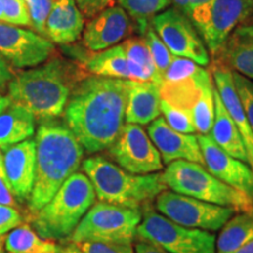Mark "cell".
I'll list each match as a JSON object with an SVG mask.
<instances>
[{"mask_svg": "<svg viewBox=\"0 0 253 253\" xmlns=\"http://www.w3.org/2000/svg\"><path fill=\"white\" fill-rule=\"evenodd\" d=\"M129 80L84 78L73 88L63 116L84 151L109 149L126 125Z\"/></svg>", "mask_w": 253, "mask_h": 253, "instance_id": "obj_1", "label": "cell"}, {"mask_svg": "<svg viewBox=\"0 0 253 253\" xmlns=\"http://www.w3.org/2000/svg\"><path fill=\"white\" fill-rule=\"evenodd\" d=\"M86 68L53 56L46 62L21 72L9 81L11 102L28 110L39 121L58 119L65 112L73 88L84 80Z\"/></svg>", "mask_w": 253, "mask_h": 253, "instance_id": "obj_2", "label": "cell"}, {"mask_svg": "<svg viewBox=\"0 0 253 253\" xmlns=\"http://www.w3.org/2000/svg\"><path fill=\"white\" fill-rule=\"evenodd\" d=\"M34 141L36 178L28 207L36 213L78 171L84 149L68 126L58 119L41 121Z\"/></svg>", "mask_w": 253, "mask_h": 253, "instance_id": "obj_3", "label": "cell"}, {"mask_svg": "<svg viewBox=\"0 0 253 253\" xmlns=\"http://www.w3.org/2000/svg\"><path fill=\"white\" fill-rule=\"evenodd\" d=\"M81 164L100 202L141 209L149 207L161 192L167 190L162 173L134 175L103 156L89 157Z\"/></svg>", "mask_w": 253, "mask_h": 253, "instance_id": "obj_4", "label": "cell"}, {"mask_svg": "<svg viewBox=\"0 0 253 253\" xmlns=\"http://www.w3.org/2000/svg\"><path fill=\"white\" fill-rule=\"evenodd\" d=\"M96 201L89 178L82 172L69 177L45 207L32 219V227L41 238L69 239L82 218Z\"/></svg>", "mask_w": 253, "mask_h": 253, "instance_id": "obj_5", "label": "cell"}, {"mask_svg": "<svg viewBox=\"0 0 253 253\" xmlns=\"http://www.w3.org/2000/svg\"><path fill=\"white\" fill-rule=\"evenodd\" d=\"M167 188L208 203L232 208L237 211H252L253 201L242 192L223 183L207 168L189 161L168 164L162 173Z\"/></svg>", "mask_w": 253, "mask_h": 253, "instance_id": "obj_6", "label": "cell"}, {"mask_svg": "<svg viewBox=\"0 0 253 253\" xmlns=\"http://www.w3.org/2000/svg\"><path fill=\"white\" fill-rule=\"evenodd\" d=\"M142 220L141 209L97 202L69 237L72 244L86 242L132 244Z\"/></svg>", "mask_w": 253, "mask_h": 253, "instance_id": "obj_7", "label": "cell"}, {"mask_svg": "<svg viewBox=\"0 0 253 253\" xmlns=\"http://www.w3.org/2000/svg\"><path fill=\"white\" fill-rule=\"evenodd\" d=\"M150 207V205H149ZM145 207L136 236L169 253H217L216 236L210 231L189 229Z\"/></svg>", "mask_w": 253, "mask_h": 253, "instance_id": "obj_8", "label": "cell"}, {"mask_svg": "<svg viewBox=\"0 0 253 253\" xmlns=\"http://www.w3.org/2000/svg\"><path fill=\"white\" fill-rule=\"evenodd\" d=\"M161 214L178 225L204 231H218L239 211L189 197L173 191L161 192L156 197Z\"/></svg>", "mask_w": 253, "mask_h": 253, "instance_id": "obj_9", "label": "cell"}, {"mask_svg": "<svg viewBox=\"0 0 253 253\" xmlns=\"http://www.w3.org/2000/svg\"><path fill=\"white\" fill-rule=\"evenodd\" d=\"M213 87L212 75L192 60L173 56L161 75V99L172 107L190 112L202 94Z\"/></svg>", "mask_w": 253, "mask_h": 253, "instance_id": "obj_10", "label": "cell"}, {"mask_svg": "<svg viewBox=\"0 0 253 253\" xmlns=\"http://www.w3.org/2000/svg\"><path fill=\"white\" fill-rule=\"evenodd\" d=\"M150 24L173 56L190 59L199 66L210 63V54L201 34L178 8L164 9L150 19Z\"/></svg>", "mask_w": 253, "mask_h": 253, "instance_id": "obj_11", "label": "cell"}, {"mask_svg": "<svg viewBox=\"0 0 253 253\" xmlns=\"http://www.w3.org/2000/svg\"><path fill=\"white\" fill-rule=\"evenodd\" d=\"M110 156L120 168L134 175H148L163 169L157 148L141 126L126 123L109 148Z\"/></svg>", "mask_w": 253, "mask_h": 253, "instance_id": "obj_12", "label": "cell"}, {"mask_svg": "<svg viewBox=\"0 0 253 253\" xmlns=\"http://www.w3.org/2000/svg\"><path fill=\"white\" fill-rule=\"evenodd\" d=\"M55 54V46L34 31L0 21V56L11 68H33Z\"/></svg>", "mask_w": 253, "mask_h": 253, "instance_id": "obj_13", "label": "cell"}, {"mask_svg": "<svg viewBox=\"0 0 253 253\" xmlns=\"http://www.w3.org/2000/svg\"><path fill=\"white\" fill-rule=\"evenodd\" d=\"M252 15L253 0H213L201 34L211 54L217 55L232 32Z\"/></svg>", "mask_w": 253, "mask_h": 253, "instance_id": "obj_14", "label": "cell"}, {"mask_svg": "<svg viewBox=\"0 0 253 253\" xmlns=\"http://www.w3.org/2000/svg\"><path fill=\"white\" fill-rule=\"evenodd\" d=\"M197 138L209 172L253 201V170L251 167L225 153L214 143L210 135H197Z\"/></svg>", "mask_w": 253, "mask_h": 253, "instance_id": "obj_15", "label": "cell"}, {"mask_svg": "<svg viewBox=\"0 0 253 253\" xmlns=\"http://www.w3.org/2000/svg\"><path fill=\"white\" fill-rule=\"evenodd\" d=\"M147 132L167 166L182 160L205 167L197 135L182 134L173 130L161 116L150 122Z\"/></svg>", "mask_w": 253, "mask_h": 253, "instance_id": "obj_16", "label": "cell"}, {"mask_svg": "<svg viewBox=\"0 0 253 253\" xmlns=\"http://www.w3.org/2000/svg\"><path fill=\"white\" fill-rule=\"evenodd\" d=\"M131 30L129 15L121 6L103 9L84 25L82 41L90 52H101L116 46Z\"/></svg>", "mask_w": 253, "mask_h": 253, "instance_id": "obj_17", "label": "cell"}, {"mask_svg": "<svg viewBox=\"0 0 253 253\" xmlns=\"http://www.w3.org/2000/svg\"><path fill=\"white\" fill-rule=\"evenodd\" d=\"M4 153V170L9 190L19 202H28L36 178V141L26 140Z\"/></svg>", "mask_w": 253, "mask_h": 253, "instance_id": "obj_18", "label": "cell"}, {"mask_svg": "<svg viewBox=\"0 0 253 253\" xmlns=\"http://www.w3.org/2000/svg\"><path fill=\"white\" fill-rule=\"evenodd\" d=\"M212 80L221 102L235 122L237 130L242 137L246 154H248L249 166L253 170V130L237 94L235 84H233L232 71L225 66H217L212 71Z\"/></svg>", "mask_w": 253, "mask_h": 253, "instance_id": "obj_19", "label": "cell"}, {"mask_svg": "<svg viewBox=\"0 0 253 253\" xmlns=\"http://www.w3.org/2000/svg\"><path fill=\"white\" fill-rule=\"evenodd\" d=\"M84 17L74 0H53L46 21V38L56 45H69L82 37Z\"/></svg>", "mask_w": 253, "mask_h": 253, "instance_id": "obj_20", "label": "cell"}, {"mask_svg": "<svg viewBox=\"0 0 253 253\" xmlns=\"http://www.w3.org/2000/svg\"><path fill=\"white\" fill-rule=\"evenodd\" d=\"M161 101L157 82L129 80L126 122L138 126L149 125L160 116Z\"/></svg>", "mask_w": 253, "mask_h": 253, "instance_id": "obj_21", "label": "cell"}, {"mask_svg": "<svg viewBox=\"0 0 253 253\" xmlns=\"http://www.w3.org/2000/svg\"><path fill=\"white\" fill-rule=\"evenodd\" d=\"M217 54L225 67L253 81V25L237 27Z\"/></svg>", "mask_w": 253, "mask_h": 253, "instance_id": "obj_22", "label": "cell"}, {"mask_svg": "<svg viewBox=\"0 0 253 253\" xmlns=\"http://www.w3.org/2000/svg\"><path fill=\"white\" fill-rule=\"evenodd\" d=\"M214 95V121L211 128L210 135L218 147H220L225 153L231 155L237 160L249 164L248 154H246L244 143L240 137L237 126L227 113L216 88L213 89Z\"/></svg>", "mask_w": 253, "mask_h": 253, "instance_id": "obj_23", "label": "cell"}, {"mask_svg": "<svg viewBox=\"0 0 253 253\" xmlns=\"http://www.w3.org/2000/svg\"><path fill=\"white\" fill-rule=\"evenodd\" d=\"M37 120L23 107L11 104L0 113V150L31 140L36 131Z\"/></svg>", "mask_w": 253, "mask_h": 253, "instance_id": "obj_24", "label": "cell"}, {"mask_svg": "<svg viewBox=\"0 0 253 253\" xmlns=\"http://www.w3.org/2000/svg\"><path fill=\"white\" fill-rule=\"evenodd\" d=\"M121 46L128 62L130 80L153 81L160 84L161 77L145 41L142 38L132 37L123 41Z\"/></svg>", "mask_w": 253, "mask_h": 253, "instance_id": "obj_25", "label": "cell"}, {"mask_svg": "<svg viewBox=\"0 0 253 253\" xmlns=\"http://www.w3.org/2000/svg\"><path fill=\"white\" fill-rule=\"evenodd\" d=\"M253 239V210L239 211L220 229L216 239L217 253H235Z\"/></svg>", "mask_w": 253, "mask_h": 253, "instance_id": "obj_26", "label": "cell"}, {"mask_svg": "<svg viewBox=\"0 0 253 253\" xmlns=\"http://www.w3.org/2000/svg\"><path fill=\"white\" fill-rule=\"evenodd\" d=\"M84 67L88 73L96 77L130 80L128 62L121 45L113 46L101 52H95L84 63Z\"/></svg>", "mask_w": 253, "mask_h": 253, "instance_id": "obj_27", "label": "cell"}, {"mask_svg": "<svg viewBox=\"0 0 253 253\" xmlns=\"http://www.w3.org/2000/svg\"><path fill=\"white\" fill-rule=\"evenodd\" d=\"M4 246L9 253H62L63 249L52 240L41 238L27 224H21L8 232Z\"/></svg>", "mask_w": 253, "mask_h": 253, "instance_id": "obj_28", "label": "cell"}, {"mask_svg": "<svg viewBox=\"0 0 253 253\" xmlns=\"http://www.w3.org/2000/svg\"><path fill=\"white\" fill-rule=\"evenodd\" d=\"M137 24L142 33V39H143L145 41V43H147L151 54V58H153L158 74H160L161 77V75L166 72V69L169 67L170 62H171L173 59V55L171 54V52L168 49V47L164 45V42L161 40V38L157 36L156 32L154 31V28L150 24V20L137 21Z\"/></svg>", "mask_w": 253, "mask_h": 253, "instance_id": "obj_29", "label": "cell"}, {"mask_svg": "<svg viewBox=\"0 0 253 253\" xmlns=\"http://www.w3.org/2000/svg\"><path fill=\"white\" fill-rule=\"evenodd\" d=\"M213 87L209 88L202 94L197 102L190 109L192 122L198 135H209L214 121V95Z\"/></svg>", "mask_w": 253, "mask_h": 253, "instance_id": "obj_30", "label": "cell"}, {"mask_svg": "<svg viewBox=\"0 0 253 253\" xmlns=\"http://www.w3.org/2000/svg\"><path fill=\"white\" fill-rule=\"evenodd\" d=\"M118 1L126 13L136 21L150 20L171 4L170 0H118Z\"/></svg>", "mask_w": 253, "mask_h": 253, "instance_id": "obj_31", "label": "cell"}, {"mask_svg": "<svg viewBox=\"0 0 253 253\" xmlns=\"http://www.w3.org/2000/svg\"><path fill=\"white\" fill-rule=\"evenodd\" d=\"M161 113L164 115V120L173 130L182 134H195L196 128L192 122L191 115L186 110L176 108L166 101H161Z\"/></svg>", "mask_w": 253, "mask_h": 253, "instance_id": "obj_32", "label": "cell"}, {"mask_svg": "<svg viewBox=\"0 0 253 253\" xmlns=\"http://www.w3.org/2000/svg\"><path fill=\"white\" fill-rule=\"evenodd\" d=\"M27 6L32 28L36 33L46 38V21L53 6V0H24Z\"/></svg>", "mask_w": 253, "mask_h": 253, "instance_id": "obj_33", "label": "cell"}, {"mask_svg": "<svg viewBox=\"0 0 253 253\" xmlns=\"http://www.w3.org/2000/svg\"><path fill=\"white\" fill-rule=\"evenodd\" d=\"M0 1H1L5 23L32 28L30 14L24 0H0Z\"/></svg>", "mask_w": 253, "mask_h": 253, "instance_id": "obj_34", "label": "cell"}, {"mask_svg": "<svg viewBox=\"0 0 253 253\" xmlns=\"http://www.w3.org/2000/svg\"><path fill=\"white\" fill-rule=\"evenodd\" d=\"M232 78L243 109L253 130V81L236 72H232Z\"/></svg>", "mask_w": 253, "mask_h": 253, "instance_id": "obj_35", "label": "cell"}, {"mask_svg": "<svg viewBox=\"0 0 253 253\" xmlns=\"http://www.w3.org/2000/svg\"><path fill=\"white\" fill-rule=\"evenodd\" d=\"M213 0H190L189 1V15L190 20L197 28L199 34H202L207 26L209 12Z\"/></svg>", "mask_w": 253, "mask_h": 253, "instance_id": "obj_36", "label": "cell"}, {"mask_svg": "<svg viewBox=\"0 0 253 253\" xmlns=\"http://www.w3.org/2000/svg\"><path fill=\"white\" fill-rule=\"evenodd\" d=\"M77 245L82 253H135L131 244L86 242Z\"/></svg>", "mask_w": 253, "mask_h": 253, "instance_id": "obj_37", "label": "cell"}, {"mask_svg": "<svg viewBox=\"0 0 253 253\" xmlns=\"http://www.w3.org/2000/svg\"><path fill=\"white\" fill-rule=\"evenodd\" d=\"M24 223V217L13 207L0 203V237Z\"/></svg>", "mask_w": 253, "mask_h": 253, "instance_id": "obj_38", "label": "cell"}, {"mask_svg": "<svg viewBox=\"0 0 253 253\" xmlns=\"http://www.w3.org/2000/svg\"><path fill=\"white\" fill-rule=\"evenodd\" d=\"M84 18L91 19L103 9L115 6L116 0H74Z\"/></svg>", "mask_w": 253, "mask_h": 253, "instance_id": "obj_39", "label": "cell"}, {"mask_svg": "<svg viewBox=\"0 0 253 253\" xmlns=\"http://www.w3.org/2000/svg\"><path fill=\"white\" fill-rule=\"evenodd\" d=\"M0 203L8 205V207L15 208V198L12 195L11 190H9L7 179L4 173L0 172Z\"/></svg>", "mask_w": 253, "mask_h": 253, "instance_id": "obj_40", "label": "cell"}, {"mask_svg": "<svg viewBox=\"0 0 253 253\" xmlns=\"http://www.w3.org/2000/svg\"><path fill=\"white\" fill-rule=\"evenodd\" d=\"M135 253H169L154 243L147 242V240H140L135 245Z\"/></svg>", "mask_w": 253, "mask_h": 253, "instance_id": "obj_41", "label": "cell"}, {"mask_svg": "<svg viewBox=\"0 0 253 253\" xmlns=\"http://www.w3.org/2000/svg\"><path fill=\"white\" fill-rule=\"evenodd\" d=\"M14 78L13 71L9 67L5 60L0 56V84H4L6 82H9Z\"/></svg>", "mask_w": 253, "mask_h": 253, "instance_id": "obj_42", "label": "cell"}, {"mask_svg": "<svg viewBox=\"0 0 253 253\" xmlns=\"http://www.w3.org/2000/svg\"><path fill=\"white\" fill-rule=\"evenodd\" d=\"M176 8L182 11L183 13L189 15V1L190 0H170Z\"/></svg>", "mask_w": 253, "mask_h": 253, "instance_id": "obj_43", "label": "cell"}, {"mask_svg": "<svg viewBox=\"0 0 253 253\" xmlns=\"http://www.w3.org/2000/svg\"><path fill=\"white\" fill-rule=\"evenodd\" d=\"M0 86H1V84H0ZM9 104H11V100H9L8 96H5V95L1 94V87H0V113L7 108Z\"/></svg>", "mask_w": 253, "mask_h": 253, "instance_id": "obj_44", "label": "cell"}, {"mask_svg": "<svg viewBox=\"0 0 253 253\" xmlns=\"http://www.w3.org/2000/svg\"><path fill=\"white\" fill-rule=\"evenodd\" d=\"M235 253H253V239L251 242H249L248 244L243 246V248H240L238 251H236Z\"/></svg>", "mask_w": 253, "mask_h": 253, "instance_id": "obj_45", "label": "cell"}, {"mask_svg": "<svg viewBox=\"0 0 253 253\" xmlns=\"http://www.w3.org/2000/svg\"><path fill=\"white\" fill-rule=\"evenodd\" d=\"M62 253H82V251L79 249V246L77 244H71L66 249H63Z\"/></svg>", "mask_w": 253, "mask_h": 253, "instance_id": "obj_46", "label": "cell"}, {"mask_svg": "<svg viewBox=\"0 0 253 253\" xmlns=\"http://www.w3.org/2000/svg\"><path fill=\"white\" fill-rule=\"evenodd\" d=\"M0 172L4 173V175H5V170H4V155L1 154V150H0Z\"/></svg>", "mask_w": 253, "mask_h": 253, "instance_id": "obj_47", "label": "cell"}, {"mask_svg": "<svg viewBox=\"0 0 253 253\" xmlns=\"http://www.w3.org/2000/svg\"><path fill=\"white\" fill-rule=\"evenodd\" d=\"M0 253H9L4 246V237L0 238Z\"/></svg>", "mask_w": 253, "mask_h": 253, "instance_id": "obj_48", "label": "cell"}, {"mask_svg": "<svg viewBox=\"0 0 253 253\" xmlns=\"http://www.w3.org/2000/svg\"><path fill=\"white\" fill-rule=\"evenodd\" d=\"M0 21H2V23H5L4 13H2V6H1V1H0Z\"/></svg>", "mask_w": 253, "mask_h": 253, "instance_id": "obj_49", "label": "cell"}, {"mask_svg": "<svg viewBox=\"0 0 253 253\" xmlns=\"http://www.w3.org/2000/svg\"><path fill=\"white\" fill-rule=\"evenodd\" d=\"M0 238H1V237H0Z\"/></svg>", "mask_w": 253, "mask_h": 253, "instance_id": "obj_50", "label": "cell"}]
</instances>
